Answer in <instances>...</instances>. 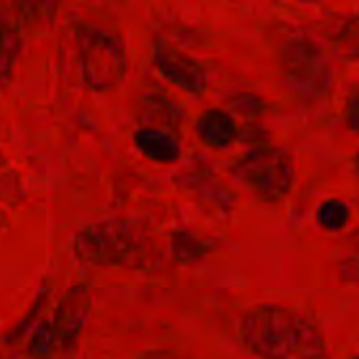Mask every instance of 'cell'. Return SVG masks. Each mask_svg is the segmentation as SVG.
Returning <instances> with one entry per match:
<instances>
[{"label":"cell","mask_w":359,"mask_h":359,"mask_svg":"<svg viewBox=\"0 0 359 359\" xmlns=\"http://www.w3.org/2000/svg\"><path fill=\"white\" fill-rule=\"evenodd\" d=\"M349 359H359V355H353V358H349Z\"/></svg>","instance_id":"obj_16"},{"label":"cell","mask_w":359,"mask_h":359,"mask_svg":"<svg viewBox=\"0 0 359 359\" xmlns=\"http://www.w3.org/2000/svg\"><path fill=\"white\" fill-rule=\"evenodd\" d=\"M156 63L168 78L177 80L181 86L189 90H198L206 82V72L202 69V65H198L191 57L183 55L172 46H156Z\"/></svg>","instance_id":"obj_5"},{"label":"cell","mask_w":359,"mask_h":359,"mask_svg":"<svg viewBox=\"0 0 359 359\" xmlns=\"http://www.w3.org/2000/svg\"><path fill=\"white\" fill-rule=\"evenodd\" d=\"M137 147L156 162H175L179 158V141L175 133L166 128L141 126L135 133Z\"/></svg>","instance_id":"obj_9"},{"label":"cell","mask_w":359,"mask_h":359,"mask_svg":"<svg viewBox=\"0 0 359 359\" xmlns=\"http://www.w3.org/2000/svg\"><path fill=\"white\" fill-rule=\"evenodd\" d=\"M196 133L204 145L215 147V149L229 147L238 137L233 118L219 107H212V109H206L200 114V118L196 122Z\"/></svg>","instance_id":"obj_6"},{"label":"cell","mask_w":359,"mask_h":359,"mask_svg":"<svg viewBox=\"0 0 359 359\" xmlns=\"http://www.w3.org/2000/svg\"><path fill=\"white\" fill-rule=\"evenodd\" d=\"M339 38H341V44H343L345 48H349L351 53L359 55V15L343 25Z\"/></svg>","instance_id":"obj_12"},{"label":"cell","mask_w":359,"mask_h":359,"mask_svg":"<svg viewBox=\"0 0 359 359\" xmlns=\"http://www.w3.org/2000/svg\"><path fill=\"white\" fill-rule=\"evenodd\" d=\"M19 50H21V34L15 23V17L0 13V82L11 76Z\"/></svg>","instance_id":"obj_10"},{"label":"cell","mask_w":359,"mask_h":359,"mask_svg":"<svg viewBox=\"0 0 359 359\" xmlns=\"http://www.w3.org/2000/svg\"><path fill=\"white\" fill-rule=\"evenodd\" d=\"M139 116L143 126L166 128L170 133L183 122V111L168 97L158 93H143L139 97Z\"/></svg>","instance_id":"obj_7"},{"label":"cell","mask_w":359,"mask_h":359,"mask_svg":"<svg viewBox=\"0 0 359 359\" xmlns=\"http://www.w3.org/2000/svg\"><path fill=\"white\" fill-rule=\"evenodd\" d=\"M355 166H358V172H359V151H358V156H355Z\"/></svg>","instance_id":"obj_15"},{"label":"cell","mask_w":359,"mask_h":359,"mask_svg":"<svg viewBox=\"0 0 359 359\" xmlns=\"http://www.w3.org/2000/svg\"><path fill=\"white\" fill-rule=\"evenodd\" d=\"M78 59L82 78L93 88L118 86L126 76L124 38L103 23H82L78 27Z\"/></svg>","instance_id":"obj_2"},{"label":"cell","mask_w":359,"mask_h":359,"mask_svg":"<svg viewBox=\"0 0 359 359\" xmlns=\"http://www.w3.org/2000/svg\"><path fill=\"white\" fill-rule=\"evenodd\" d=\"M240 334L250 353L261 359H332L318 326L284 305H259L240 322Z\"/></svg>","instance_id":"obj_1"},{"label":"cell","mask_w":359,"mask_h":359,"mask_svg":"<svg viewBox=\"0 0 359 359\" xmlns=\"http://www.w3.org/2000/svg\"><path fill=\"white\" fill-rule=\"evenodd\" d=\"M316 219H318V225L322 229H328V231H341L349 225V219H351V208L345 200L341 198H330V200H324L318 210H316Z\"/></svg>","instance_id":"obj_11"},{"label":"cell","mask_w":359,"mask_h":359,"mask_svg":"<svg viewBox=\"0 0 359 359\" xmlns=\"http://www.w3.org/2000/svg\"><path fill=\"white\" fill-rule=\"evenodd\" d=\"M284 63L286 67L301 78H324V61L320 55V48H316L307 40H290L286 50H284Z\"/></svg>","instance_id":"obj_8"},{"label":"cell","mask_w":359,"mask_h":359,"mask_svg":"<svg viewBox=\"0 0 359 359\" xmlns=\"http://www.w3.org/2000/svg\"><path fill=\"white\" fill-rule=\"evenodd\" d=\"M347 124L351 130L359 133V88L347 101Z\"/></svg>","instance_id":"obj_13"},{"label":"cell","mask_w":359,"mask_h":359,"mask_svg":"<svg viewBox=\"0 0 359 359\" xmlns=\"http://www.w3.org/2000/svg\"><path fill=\"white\" fill-rule=\"evenodd\" d=\"M137 250L135 236L120 223H99L78 231L76 257L95 265L126 263Z\"/></svg>","instance_id":"obj_4"},{"label":"cell","mask_w":359,"mask_h":359,"mask_svg":"<svg viewBox=\"0 0 359 359\" xmlns=\"http://www.w3.org/2000/svg\"><path fill=\"white\" fill-rule=\"evenodd\" d=\"M343 276L349 280V282H355L359 284V257H353L345 263L343 267Z\"/></svg>","instance_id":"obj_14"},{"label":"cell","mask_w":359,"mask_h":359,"mask_svg":"<svg viewBox=\"0 0 359 359\" xmlns=\"http://www.w3.org/2000/svg\"><path fill=\"white\" fill-rule=\"evenodd\" d=\"M294 160L282 147L250 149L238 164L242 183L263 200H282L294 183Z\"/></svg>","instance_id":"obj_3"}]
</instances>
